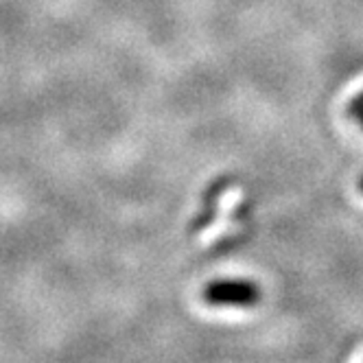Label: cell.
<instances>
[{"label": "cell", "instance_id": "obj_1", "mask_svg": "<svg viewBox=\"0 0 363 363\" xmlns=\"http://www.w3.org/2000/svg\"><path fill=\"white\" fill-rule=\"evenodd\" d=\"M201 298L211 306H237V308H252L261 302L263 291L254 280L243 278H221L213 280L203 287Z\"/></svg>", "mask_w": 363, "mask_h": 363}, {"label": "cell", "instance_id": "obj_2", "mask_svg": "<svg viewBox=\"0 0 363 363\" xmlns=\"http://www.w3.org/2000/svg\"><path fill=\"white\" fill-rule=\"evenodd\" d=\"M361 110H363V92H361L359 96L352 99V103H350V116H354V114L361 112Z\"/></svg>", "mask_w": 363, "mask_h": 363}, {"label": "cell", "instance_id": "obj_3", "mask_svg": "<svg viewBox=\"0 0 363 363\" xmlns=\"http://www.w3.org/2000/svg\"><path fill=\"white\" fill-rule=\"evenodd\" d=\"M354 116H357V118H359V121H361V125H363V110H361V112H357V114H354Z\"/></svg>", "mask_w": 363, "mask_h": 363}, {"label": "cell", "instance_id": "obj_4", "mask_svg": "<svg viewBox=\"0 0 363 363\" xmlns=\"http://www.w3.org/2000/svg\"><path fill=\"white\" fill-rule=\"evenodd\" d=\"M361 191H363V177H361Z\"/></svg>", "mask_w": 363, "mask_h": 363}]
</instances>
